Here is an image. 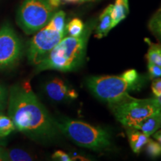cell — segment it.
Returning <instances> with one entry per match:
<instances>
[{
	"mask_svg": "<svg viewBox=\"0 0 161 161\" xmlns=\"http://www.w3.org/2000/svg\"><path fill=\"white\" fill-rule=\"evenodd\" d=\"M134 128L141 130L148 136H152L161 128V110L148 116Z\"/></svg>",
	"mask_w": 161,
	"mask_h": 161,
	"instance_id": "cell-10",
	"label": "cell"
},
{
	"mask_svg": "<svg viewBox=\"0 0 161 161\" xmlns=\"http://www.w3.org/2000/svg\"><path fill=\"white\" fill-rule=\"evenodd\" d=\"M129 13L128 0H115V4L112 8V25L111 27H116L120 22L125 19Z\"/></svg>",
	"mask_w": 161,
	"mask_h": 161,
	"instance_id": "cell-13",
	"label": "cell"
},
{
	"mask_svg": "<svg viewBox=\"0 0 161 161\" xmlns=\"http://www.w3.org/2000/svg\"><path fill=\"white\" fill-rule=\"evenodd\" d=\"M91 1V0H80V3H84V2H88Z\"/></svg>",
	"mask_w": 161,
	"mask_h": 161,
	"instance_id": "cell-31",
	"label": "cell"
},
{
	"mask_svg": "<svg viewBox=\"0 0 161 161\" xmlns=\"http://www.w3.org/2000/svg\"><path fill=\"white\" fill-rule=\"evenodd\" d=\"M61 4L63 3H79L80 0H60Z\"/></svg>",
	"mask_w": 161,
	"mask_h": 161,
	"instance_id": "cell-28",
	"label": "cell"
},
{
	"mask_svg": "<svg viewBox=\"0 0 161 161\" xmlns=\"http://www.w3.org/2000/svg\"><path fill=\"white\" fill-rule=\"evenodd\" d=\"M117 121L125 128H134L140 122L161 110L155 98H136L130 95L109 104Z\"/></svg>",
	"mask_w": 161,
	"mask_h": 161,
	"instance_id": "cell-4",
	"label": "cell"
},
{
	"mask_svg": "<svg viewBox=\"0 0 161 161\" xmlns=\"http://www.w3.org/2000/svg\"><path fill=\"white\" fill-rule=\"evenodd\" d=\"M125 128L128 142H129L132 151L136 154L140 153L142 148L148 142V140H149V136H148L143 132L136 129V128H131V127Z\"/></svg>",
	"mask_w": 161,
	"mask_h": 161,
	"instance_id": "cell-11",
	"label": "cell"
},
{
	"mask_svg": "<svg viewBox=\"0 0 161 161\" xmlns=\"http://www.w3.org/2000/svg\"><path fill=\"white\" fill-rule=\"evenodd\" d=\"M7 160L6 157V148H3V146H0V161Z\"/></svg>",
	"mask_w": 161,
	"mask_h": 161,
	"instance_id": "cell-26",
	"label": "cell"
},
{
	"mask_svg": "<svg viewBox=\"0 0 161 161\" xmlns=\"http://www.w3.org/2000/svg\"><path fill=\"white\" fill-rule=\"evenodd\" d=\"M84 26L83 22L80 19L75 18L72 19L71 21L68 23V25L66 26V31L69 34V36L72 37H78L80 36L83 32L84 29Z\"/></svg>",
	"mask_w": 161,
	"mask_h": 161,
	"instance_id": "cell-19",
	"label": "cell"
},
{
	"mask_svg": "<svg viewBox=\"0 0 161 161\" xmlns=\"http://www.w3.org/2000/svg\"><path fill=\"white\" fill-rule=\"evenodd\" d=\"M66 31H58L45 26L35 34L29 43L27 58L29 64L37 66L45 59L65 36Z\"/></svg>",
	"mask_w": 161,
	"mask_h": 161,
	"instance_id": "cell-7",
	"label": "cell"
},
{
	"mask_svg": "<svg viewBox=\"0 0 161 161\" xmlns=\"http://www.w3.org/2000/svg\"><path fill=\"white\" fill-rule=\"evenodd\" d=\"M86 84L96 98L108 104L125 98L129 96L130 90L137 89L121 75L91 76L86 80Z\"/></svg>",
	"mask_w": 161,
	"mask_h": 161,
	"instance_id": "cell-6",
	"label": "cell"
},
{
	"mask_svg": "<svg viewBox=\"0 0 161 161\" xmlns=\"http://www.w3.org/2000/svg\"><path fill=\"white\" fill-rule=\"evenodd\" d=\"M145 41L148 44V52L146 54L148 63L154 64L161 68V43H152L148 38H146Z\"/></svg>",
	"mask_w": 161,
	"mask_h": 161,
	"instance_id": "cell-14",
	"label": "cell"
},
{
	"mask_svg": "<svg viewBox=\"0 0 161 161\" xmlns=\"http://www.w3.org/2000/svg\"><path fill=\"white\" fill-rule=\"evenodd\" d=\"M153 137H154L155 140L158 141L161 145V130H158L156 132H154V134H152Z\"/></svg>",
	"mask_w": 161,
	"mask_h": 161,
	"instance_id": "cell-27",
	"label": "cell"
},
{
	"mask_svg": "<svg viewBox=\"0 0 161 161\" xmlns=\"http://www.w3.org/2000/svg\"><path fill=\"white\" fill-rule=\"evenodd\" d=\"M7 107L8 116L16 129L35 142L48 143L61 134L56 120L40 102L29 82L17 83L10 88Z\"/></svg>",
	"mask_w": 161,
	"mask_h": 161,
	"instance_id": "cell-1",
	"label": "cell"
},
{
	"mask_svg": "<svg viewBox=\"0 0 161 161\" xmlns=\"http://www.w3.org/2000/svg\"><path fill=\"white\" fill-rule=\"evenodd\" d=\"M9 90L5 84L0 83V113L6 109L8 101Z\"/></svg>",
	"mask_w": 161,
	"mask_h": 161,
	"instance_id": "cell-22",
	"label": "cell"
},
{
	"mask_svg": "<svg viewBox=\"0 0 161 161\" xmlns=\"http://www.w3.org/2000/svg\"><path fill=\"white\" fill-rule=\"evenodd\" d=\"M7 161H29L33 160V158L29 152L20 148L6 149Z\"/></svg>",
	"mask_w": 161,
	"mask_h": 161,
	"instance_id": "cell-16",
	"label": "cell"
},
{
	"mask_svg": "<svg viewBox=\"0 0 161 161\" xmlns=\"http://www.w3.org/2000/svg\"><path fill=\"white\" fill-rule=\"evenodd\" d=\"M145 146L147 154L150 158H156L161 155V145L158 141L149 139Z\"/></svg>",
	"mask_w": 161,
	"mask_h": 161,
	"instance_id": "cell-20",
	"label": "cell"
},
{
	"mask_svg": "<svg viewBox=\"0 0 161 161\" xmlns=\"http://www.w3.org/2000/svg\"><path fill=\"white\" fill-rule=\"evenodd\" d=\"M128 83L135 86L137 89L140 87V76L135 69H128L121 75Z\"/></svg>",
	"mask_w": 161,
	"mask_h": 161,
	"instance_id": "cell-21",
	"label": "cell"
},
{
	"mask_svg": "<svg viewBox=\"0 0 161 161\" xmlns=\"http://www.w3.org/2000/svg\"><path fill=\"white\" fill-rule=\"evenodd\" d=\"M6 145V141L5 140V138H2L0 137V146H4Z\"/></svg>",
	"mask_w": 161,
	"mask_h": 161,
	"instance_id": "cell-30",
	"label": "cell"
},
{
	"mask_svg": "<svg viewBox=\"0 0 161 161\" xmlns=\"http://www.w3.org/2000/svg\"><path fill=\"white\" fill-rule=\"evenodd\" d=\"M16 129L14 124L8 116L0 113V137L5 138Z\"/></svg>",
	"mask_w": 161,
	"mask_h": 161,
	"instance_id": "cell-18",
	"label": "cell"
},
{
	"mask_svg": "<svg viewBox=\"0 0 161 161\" xmlns=\"http://www.w3.org/2000/svg\"><path fill=\"white\" fill-rule=\"evenodd\" d=\"M52 158L55 160H60V161H71L72 158L69 154H66V152H63L61 150L55 151L54 154H52Z\"/></svg>",
	"mask_w": 161,
	"mask_h": 161,
	"instance_id": "cell-24",
	"label": "cell"
},
{
	"mask_svg": "<svg viewBox=\"0 0 161 161\" xmlns=\"http://www.w3.org/2000/svg\"><path fill=\"white\" fill-rule=\"evenodd\" d=\"M148 71L151 78L155 79L161 77V68L152 63H148Z\"/></svg>",
	"mask_w": 161,
	"mask_h": 161,
	"instance_id": "cell-23",
	"label": "cell"
},
{
	"mask_svg": "<svg viewBox=\"0 0 161 161\" xmlns=\"http://www.w3.org/2000/svg\"><path fill=\"white\" fill-rule=\"evenodd\" d=\"M148 29L161 43V8L151 18L148 23Z\"/></svg>",
	"mask_w": 161,
	"mask_h": 161,
	"instance_id": "cell-17",
	"label": "cell"
},
{
	"mask_svg": "<svg viewBox=\"0 0 161 161\" xmlns=\"http://www.w3.org/2000/svg\"><path fill=\"white\" fill-rule=\"evenodd\" d=\"M154 98H155V100H156L157 103H158V106L160 107V109H161V95H160V96H154Z\"/></svg>",
	"mask_w": 161,
	"mask_h": 161,
	"instance_id": "cell-29",
	"label": "cell"
},
{
	"mask_svg": "<svg viewBox=\"0 0 161 161\" xmlns=\"http://www.w3.org/2000/svg\"><path fill=\"white\" fill-rule=\"evenodd\" d=\"M46 95L56 102H67L75 99L78 93L62 78L55 77L46 82L43 85Z\"/></svg>",
	"mask_w": 161,
	"mask_h": 161,
	"instance_id": "cell-9",
	"label": "cell"
},
{
	"mask_svg": "<svg viewBox=\"0 0 161 161\" xmlns=\"http://www.w3.org/2000/svg\"><path fill=\"white\" fill-rule=\"evenodd\" d=\"M112 8L113 5H108L100 15L96 31V37L98 39L105 37L112 29Z\"/></svg>",
	"mask_w": 161,
	"mask_h": 161,
	"instance_id": "cell-12",
	"label": "cell"
},
{
	"mask_svg": "<svg viewBox=\"0 0 161 161\" xmlns=\"http://www.w3.org/2000/svg\"><path fill=\"white\" fill-rule=\"evenodd\" d=\"M65 17L66 14L63 11H59L55 12L52 16L49 22L48 23L46 26L51 28L52 29H55L56 31L65 32L66 25H65Z\"/></svg>",
	"mask_w": 161,
	"mask_h": 161,
	"instance_id": "cell-15",
	"label": "cell"
},
{
	"mask_svg": "<svg viewBox=\"0 0 161 161\" xmlns=\"http://www.w3.org/2000/svg\"><path fill=\"white\" fill-rule=\"evenodd\" d=\"M93 26L92 23L86 25L81 35L78 37H64L45 59L36 66L37 71L70 72L78 69L85 58L88 40Z\"/></svg>",
	"mask_w": 161,
	"mask_h": 161,
	"instance_id": "cell-2",
	"label": "cell"
},
{
	"mask_svg": "<svg viewBox=\"0 0 161 161\" xmlns=\"http://www.w3.org/2000/svg\"><path fill=\"white\" fill-rule=\"evenodd\" d=\"M56 125L61 134L78 146L101 151L109 148L111 144L110 134L99 127L70 119L56 120Z\"/></svg>",
	"mask_w": 161,
	"mask_h": 161,
	"instance_id": "cell-3",
	"label": "cell"
},
{
	"mask_svg": "<svg viewBox=\"0 0 161 161\" xmlns=\"http://www.w3.org/2000/svg\"><path fill=\"white\" fill-rule=\"evenodd\" d=\"M22 55V43L8 23L0 28V68L14 65Z\"/></svg>",
	"mask_w": 161,
	"mask_h": 161,
	"instance_id": "cell-8",
	"label": "cell"
},
{
	"mask_svg": "<svg viewBox=\"0 0 161 161\" xmlns=\"http://www.w3.org/2000/svg\"><path fill=\"white\" fill-rule=\"evenodd\" d=\"M55 11L49 0H24L17 11V23L26 35H32L47 25Z\"/></svg>",
	"mask_w": 161,
	"mask_h": 161,
	"instance_id": "cell-5",
	"label": "cell"
},
{
	"mask_svg": "<svg viewBox=\"0 0 161 161\" xmlns=\"http://www.w3.org/2000/svg\"><path fill=\"white\" fill-rule=\"evenodd\" d=\"M152 90L155 96L161 95V78H158L154 79L152 84Z\"/></svg>",
	"mask_w": 161,
	"mask_h": 161,
	"instance_id": "cell-25",
	"label": "cell"
}]
</instances>
